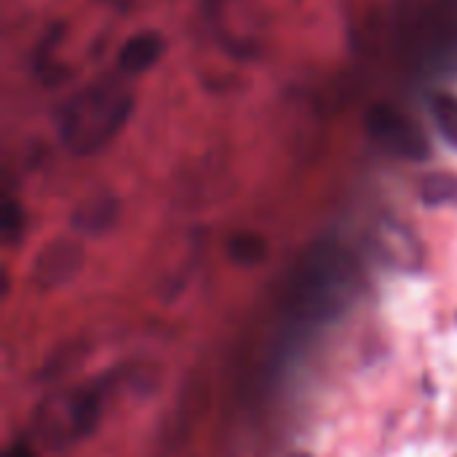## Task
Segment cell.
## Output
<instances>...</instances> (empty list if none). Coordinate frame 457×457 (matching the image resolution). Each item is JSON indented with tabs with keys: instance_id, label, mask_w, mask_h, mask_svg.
I'll return each instance as SVG.
<instances>
[{
	"instance_id": "8fae6325",
	"label": "cell",
	"mask_w": 457,
	"mask_h": 457,
	"mask_svg": "<svg viewBox=\"0 0 457 457\" xmlns=\"http://www.w3.org/2000/svg\"><path fill=\"white\" fill-rule=\"evenodd\" d=\"M5 457H32V447H29L27 439H19V442L5 453Z\"/></svg>"
},
{
	"instance_id": "7a4b0ae2",
	"label": "cell",
	"mask_w": 457,
	"mask_h": 457,
	"mask_svg": "<svg viewBox=\"0 0 457 457\" xmlns=\"http://www.w3.org/2000/svg\"><path fill=\"white\" fill-rule=\"evenodd\" d=\"M102 418V391L75 388L40 402L32 418V434L48 450H64L88 436Z\"/></svg>"
},
{
	"instance_id": "5b68a950",
	"label": "cell",
	"mask_w": 457,
	"mask_h": 457,
	"mask_svg": "<svg viewBox=\"0 0 457 457\" xmlns=\"http://www.w3.org/2000/svg\"><path fill=\"white\" fill-rule=\"evenodd\" d=\"M163 48H166V43H163V37L158 32H150V29L137 32L123 43V48L118 54V64L129 75L147 72L163 56Z\"/></svg>"
},
{
	"instance_id": "3957f363",
	"label": "cell",
	"mask_w": 457,
	"mask_h": 457,
	"mask_svg": "<svg viewBox=\"0 0 457 457\" xmlns=\"http://www.w3.org/2000/svg\"><path fill=\"white\" fill-rule=\"evenodd\" d=\"M367 134L391 155L404 161H426L431 145L420 123L391 104H372L364 115Z\"/></svg>"
},
{
	"instance_id": "9c48e42d",
	"label": "cell",
	"mask_w": 457,
	"mask_h": 457,
	"mask_svg": "<svg viewBox=\"0 0 457 457\" xmlns=\"http://www.w3.org/2000/svg\"><path fill=\"white\" fill-rule=\"evenodd\" d=\"M431 112L439 126V131L457 147V96L455 94H434L431 96Z\"/></svg>"
},
{
	"instance_id": "7c38bea8",
	"label": "cell",
	"mask_w": 457,
	"mask_h": 457,
	"mask_svg": "<svg viewBox=\"0 0 457 457\" xmlns=\"http://www.w3.org/2000/svg\"><path fill=\"white\" fill-rule=\"evenodd\" d=\"M297 457H308V455H297Z\"/></svg>"
},
{
	"instance_id": "6da1fadb",
	"label": "cell",
	"mask_w": 457,
	"mask_h": 457,
	"mask_svg": "<svg viewBox=\"0 0 457 457\" xmlns=\"http://www.w3.org/2000/svg\"><path fill=\"white\" fill-rule=\"evenodd\" d=\"M129 112V91L115 83H96L67 102L62 115V142L78 155L99 153L126 126Z\"/></svg>"
},
{
	"instance_id": "52a82bcc",
	"label": "cell",
	"mask_w": 457,
	"mask_h": 457,
	"mask_svg": "<svg viewBox=\"0 0 457 457\" xmlns=\"http://www.w3.org/2000/svg\"><path fill=\"white\" fill-rule=\"evenodd\" d=\"M420 198L426 206H457V174L431 171L420 182Z\"/></svg>"
},
{
	"instance_id": "8992f818",
	"label": "cell",
	"mask_w": 457,
	"mask_h": 457,
	"mask_svg": "<svg viewBox=\"0 0 457 457\" xmlns=\"http://www.w3.org/2000/svg\"><path fill=\"white\" fill-rule=\"evenodd\" d=\"M118 212H120L118 198L110 195V193H102V195H96V198L83 201V204L75 209V214H72V228H75L78 233H83V236H102V233H107V230L115 225Z\"/></svg>"
},
{
	"instance_id": "ba28073f",
	"label": "cell",
	"mask_w": 457,
	"mask_h": 457,
	"mask_svg": "<svg viewBox=\"0 0 457 457\" xmlns=\"http://www.w3.org/2000/svg\"><path fill=\"white\" fill-rule=\"evenodd\" d=\"M228 254H230V260L236 265L252 268V265H260L268 257V244H265V238L260 233L244 230V233H236L228 241Z\"/></svg>"
},
{
	"instance_id": "30bf717a",
	"label": "cell",
	"mask_w": 457,
	"mask_h": 457,
	"mask_svg": "<svg viewBox=\"0 0 457 457\" xmlns=\"http://www.w3.org/2000/svg\"><path fill=\"white\" fill-rule=\"evenodd\" d=\"M21 230H24V212L13 198H8L3 206V236L8 244H13L21 236Z\"/></svg>"
},
{
	"instance_id": "277c9868",
	"label": "cell",
	"mask_w": 457,
	"mask_h": 457,
	"mask_svg": "<svg viewBox=\"0 0 457 457\" xmlns=\"http://www.w3.org/2000/svg\"><path fill=\"white\" fill-rule=\"evenodd\" d=\"M80 265H83V249L78 244L54 241L48 249L37 254L32 278L40 289H56V287H64L70 278H75Z\"/></svg>"
}]
</instances>
